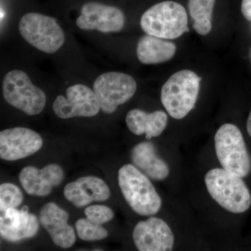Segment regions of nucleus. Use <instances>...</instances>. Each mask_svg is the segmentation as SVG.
<instances>
[{"instance_id": "f257e3e1", "label": "nucleus", "mask_w": 251, "mask_h": 251, "mask_svg": "<svg viewBox=\"0 0 251 251\" xmlns=\"http://www.w3.org/2000/svg\"><path fill=\"white\" fill-rule=\"evenodd\" d=\"M119 186L125 201L140 216L155 215L161 207V199L148 176L131 164L118 173Z\"/></svg>"}, {"instance_id": "f03ea898", "label": "nucleus", "mask_w": 251, "mask_h": 251, "mask_svg": "<svg viewBox=\"0 0 251 251\" xmlns=\"http://www.w3.org/2000/svg\"><path fill=\"white\" fill-rule=\"evenodd\" d=\"M204 181L211 198L226 210L242 214L250 208V191L240 176L215 168L206 173Z\"/></svg>"}, {"instance_id": "7ed1b4c3", "label": "nucleus", "mask_w": 251, "mask_h": 251, "mask_svg": "<svg viewBox=\"0 0 251 251\" xmlns=\"http://www.w3.org/2000/svg\"><path fill=\"white\" fill-rule=\"evenodd\" d=\"M140 26L147 34L164 39H177L189 31L186 9L173 1H162L147 10Z\"/></svg>"}, {"instance_id": "20e7f679", "label": "nucleus", "mask_w": 251, "mask_h": 251, "mask_svg": "<svg viewBox=\"0 0 251 251\" xmlns=\"http://www.w3.org/2000/svg\"><path fill=\"white\" fill-rule=\"evenodd\" d=\"M201 80L192 71L182 70L173 74L163 85L162 104L173 118H184L194 108Z\"/></svg>"}, {"instance_id": "39448f33", "label": "nucleus", "mask_w": 251, "mask_h": 251, "mask_svg": "<svg viewBox=\"0 0 251 251\" xmlns=\"http://www.w3.org/2000/svg\"><path fill=\"white\" fill-rule=\"evenodd\" d=\"M18 29L26 42L45 53H55L65 43V34L57 20L46 15L25 14L20 20Z\"/></svg>"}, {"instance_id": "423d86ee", "label": "nucleus", "mask_w": 251, "mask_h": 251, "mask_svg": "<svg viewBox=\"0 0 251 251\" xmlns=\"http://www.w3.org/2000/svg\"><path fill=\"white\" fill-rule=\"evenodd\" d=\"M216 156L226 171L245 177L251 171V159L242 132L232 124L221 126L216 133Z\"/></svg>"}, {"instance_id": "0eeeda50", "label": "nucleus", "mask_w": 251, "mask_h": 251, "mask_svg": "<svg viewBox=\"0 0 251 251\" xmlns=\"http://www.w3.org/2000/svg\"><path fill=\"white\" fill-rule=\"evenodd\" d=\"M2 94L6 103L26 115H39L45 108L46 94L34 85L29 75L22 70L15 69L5 75Z\"/></svg>"}, {"instance_id": "6e6552de", "label": "nucleus", "mask_w": 251, "mask_h": 251, "mask_svg": "<svg viewBox=\"0 0 251 251\" xmlns=\"http://www.w3.org/2000/svg\"><path fill=\"white\" fill-rule=\"evenodd\" d=\"M93 90L100 103V110L105 114H112L133 97L137 90V83L128 74L106 72L97 77Z\"/></svg>"}, {"instance_id": "1a4fd4ad", "label": "nucleus", "mask_w": 251, "mask_h": 251, "mask_svg": "<svg viewBox=\"0 0 251 251\" xmlns=\"http://www.w3.org/2000/svg\"><path fill=\"white\" fill-rule=\"evenodd\" d=\"M54 114L61 119L92 117L98 115L100 103L94 90L82 84L68 87L66 96L60 95L52 104Z\"/></svg>"}, {"instance_id": "9d476101", "label": "nucleus", "mask_w": 251, "mask_h": 251, "mask_svg": "<svg viewBox=\"0 0 251 251\" xmlns=\"http://www.w3.org/2000/svg\"><path fill=\"white\" fill-rule=\"evenodd\" d=\"M125 25V16L116 6L89 1L82 5L76 25L82 30H96L103 33L121 31Z\"/></svg>"}, {"instance_id": "9b49d317", "label": "nucleus", "mask_w": 251, "mask_h": 251, "mask_svg": "<svg viewBox=\"0 0 251 251\" xmlns=\"http://www.w3.org/2000/svg\"><path fill=\"white\" fill-rule=\"evenodd\" d=\"M42 138L34 130L15 127L0 132V157L5 161H17L31 156L42 148Z\"/></svg>"}, {"instance_id": "f8f14e48", "label": "nucleus", "mask_w": 251, "mask_h": 251, "mask_svg": "<svg viewBox=\"0 0 251 251\" xmlns=\"http://www.w3.org/2000/svg\"><path fill=\"white\" fill-rule=\"evenodd\" d=\"M133 239L140 251H171L175 242L174 234L168 225L153 216L135 226Z\"/></svg>"}, {"instance_id": "ddd939ff", "label": "nucleus", "mask_w": 251, "mask_h": 251, "mask_svg": "<svg viewBox=\"0 0 251 251\" xmlns=\"http://www.w3.org/2000/svg\"><path fill=\"white\" fill-rule=\"evenodd\" d=\"M39 227L37 218L29 214L27 206H23L21 210L9 208L1 212L0 234L7 242H18L34 237Z\"/></svg>"}, {"instance_id": "4468645a", "label": "nucleus", "mask_w": 251, "mask_h": 251, "mask_svg": "<svg viewBox=\"0 0 251 251\" xmlns=\"http://www.w3.org/2000/svg\"><path fill=\"white\" fill-rule=\"evenodd\" d=\"M64 178V171L57 164L47 165L41 170L25 167L19 175L20 182L26 192L39 197L50 194L52 188L60 184Z\"/></svg>"}, {"instance_id": "2eb2a0df", "label": "nucleus", "mask_w": 251, "mask_h": 251, "mask_svg": "<svg viewBox=\"0 0 251 251\" xmlns=\"http://www.w3.org/2000/svg\"><path fill=\"white\" fill-rule=\"evenodd\" d=\"M69 214L55 203L49 202L41 208L39 219L43 227L57 247L69 249L75 242L74 229L68 224Z\"/></svg>"}, {"instance_id": "dca6fc26", "label": "nucleus", "mask_w": 251, "mask_h": 251, "mask_svg": "<svg viewBox=\"0 0 251 251\" xmlns=\"http://www.w3.org/2000/svg\"><path fill=\"white\" fill-rule=\"evenodd\" d=\"M64 196L76 207L81 208L93 202H103L110 196L109 186L97 176H86L69 183L64 187Z\"/></svg>"}, {"instance_id": "f3484780", "label": "nucleus", "mask_w": 251, "mask_h": 251, "mask_svg": "<svg viewBox=\"0 0 251 251\" xmlns=\"http://www.w3.org/2000/svg\"><path fill=\"white\" fill-rule=\"evenodd\" d=\"M130 158L133 165L151 179L161 181L170 174L169 167L158 157L156 148L151 142H143L135 145Z\"/></svg>"}, {"instance_id": "a211bd4d", "label": "nucleus", "mask_w": 251, "mask_h": 251, "mask_svg": "<svg viewBox=\"0 0 251 251\" xmlns=\"http://www.w3.org/2000/svg\"><path fill=\"white\" fill-rule=\"evenodd\" d=\"M126 122L133 134L145 133L147 139L150 140L159 136L166 129L168 115L161 110L148 113L140 109H133L127 114Z\"/></svg>"}, {"instance_id": "6ab92c4d", "label": "nucleus", "mask_w": 251, "mask_h": 251, "mask_svg": "<svg viewBox=\"0 0 251 251\" xmlns=\"http://www.w3.org/2000/svg\"><path fill=\"white\" fill-rule=\"evenodd\" d=\"M176 45L157 36H142L137 44L136 54L142 64L150 65L168 62L176 53Z\"/></svg>"}, {"instance_id": "aec40b11", "label": "nucleus", "mask_w": 251, "mask_h": 251, "mask_svg": "<svg viewBox=\"0 0 251 251\" xmlns=\"http://www.w3.org/2000/svg\"><path fill=\"white\" fill-rule=\"evenodd\" d=\"M216 0H188V10L193 28L200 35H207L211 30V18Z\"/></svg>"}, {"instance_id": "412c9836", "label": "nucleus", "mask_w": 251, "mask_h": 251, "mask_svg": "<svg viewBox=\"0 0 251 251\" xmlns=\"http://www.w3.org/2000/svg\"><path fill=\"white\" fill-rule=\"evenodd\" d=\"M75 228L80 239L87 242L102 240L108 235V231L102 225L92 222L87 218L79 219L75 224Z\"/></svg>"}, {"instance_id": "4be33fe9", "label": "nucleus", "mask_w": 251, "mask_h": 251, "mask_svg": "<svg viewBox=\"0 0 251 251\" xmlns=\"http://www.w3.org/2000/svg\"><path fill=\"white\" fill-rule=\"evenodd\" d=\"M23 201V194L16 185L3 183L0 185V211H6L9 208H16Z\"/></svg>"}, {"instance_id": "5701e85b", "label": "nucleus", "mask_w": 251, "mask_h": 251, "mask_svg": "<svg viewBox=\"0 0 251 251\" xmlns=\"http://www.w3.org/2000/svg\"><path fill=\"white\" fill-rule=\"evenodd\" d=\"M86 218L92 222L103 225L111 221L114 217V213L108 206L94 204L87 206L85 209Z\"/></svg>"}, {"instance_id": "b1692460", "label": "nucleus", "mask_w": 251, "mask_h": 251, "mask_svg": "<svg viewBox=\"0 0 251 251\" xmlns=\"http://www.w3.org/2000/svg\"><path fill=\"white\" fill-rule=\"evenodd\" d=\"M242 13L247 21H251V0H242Z\"/></svg>"}, {"instance_id": "393cba45", "label": "nucleus", "mask_w": 251, "mask_h": 251, "mask_svg": "<svg viewBox=\"0 0 251 251\" xmlns=\"http://www.w3.org/2000/svg\"><path fill=\"white\" fill-rule=\"evenodd\" d=\"M247 131L251 138V110L247 121Z\"/></svg>"}]
</instances>
